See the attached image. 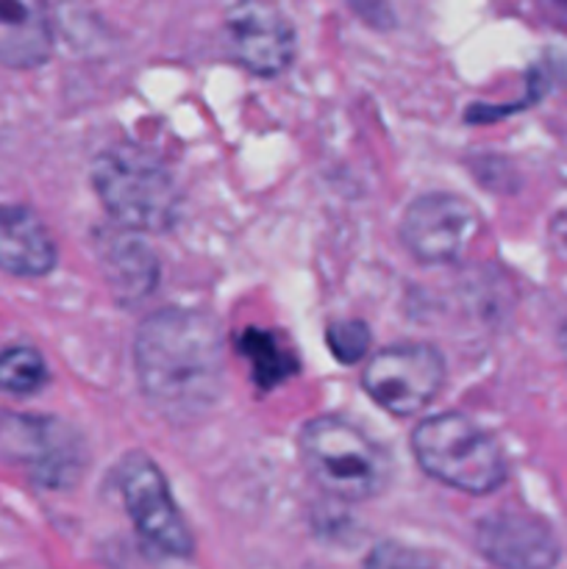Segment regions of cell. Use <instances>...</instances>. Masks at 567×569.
I'll return each instance as SVG.
<instances>
[{"label":"cell","mask_w":567,"mask_h":569,"mask_svg":"<svg viewBox=\"0 0 567 569\" xmlns=\"http://www.w3.org/2000/svg\"><path fill=\"white\" fill-rule=\"evenodd\" d=\"M139 387L165 417L189 422L217 403L226 376L222 333L198 309H161L139 326L133 342Z\"/></svg>","instance_id":"cell-1"},{"label":"cell","mask_w":567,"mask_h":569,"mask_svg":"<svg viewBox=\"0 0 567 569\" xmlns=\"http://www.w3.org/2000/svg\"><path fill=\"white\" fill-rule=\"evenodd\" d=\"M100 203L122 228L139 233L170 231L178 217V189L165 161L139 144L103 150L92 164Z\"/></svg>","instance_id":"cell-2"},{"label":"cell","mask_w":567,"mask_h":569,"mask_svg":"<svg viewBox=\"0 0 567 569\" xmlns=\"http://www.w3.org/2000/svg\"><path fill=\"white\" fill-rule=\"evenodd\" d=\"M300 456L317 487L345 503L372 500L389 487V456L350 422L317 417L300 431Z\"/></svg>","instance_id":"cell-3"},{"label":"cell","mask_w":567,"mask_h":569,"mask_svg":"<svg viewBox=\"0 0 567 569\" xmlns=\"http://www.w3.org/2000/svg\"><path fill=\"white\" fill-rule=\"evenodd\" d=\"M411 453L426 476L467 495L495 492L509 472L500 445L459 411L426 417L411 433Z\"/></svg>","instance_id":"cell-4"},{"label":"cell","mask_w":567,"mask_h":569,"mask_svg":"<svg viewBox=\"0 0 567 569\" xmlns=\"http://www.w3.org/2000/svg\"><path fill=\"white\" fill-rule=\"evenodd\" d=\"M117 489L139 537L150 548L172 559H189L195 553L192 533L167 489V478L161 476L153 459L142 453L126 456L117 467Z\"/></svg>","instance_id":"cell-5"},{"label":"cell","mask_w":567,"mask_h":569,"mask_svg":"<svg viewBox=\"0 0 567 569\" xmlns=\"http://www.w3.org/2000/svg\"><path fill=\"white\" fill-rule=\"evenodd\" d=\"M445 383V359L420 342L389 345L367 361L361 372L365 392L395 417L420 415Z\"/></svg>","instance_id":"cell-6"},{"label":"cell","mask_w":567,"mask_h":569,"mask_svg":"<svg viewBox=\"0 0 567 569\" xmlns=\"http://www.w3.org/2000/svg\"><path fill=\"white\" fill-rule=\"evenodd\" d=\"M0 456L26 467L42 487H67L83 470V450L76 433L50 417L6 415L0 420Z\"/></svg>","instance_id":"cell-7"},{"label":"cell","mask_w":567,"mask_h":569,"mask_svg":"<svg viewBox=\"0 0 567 569\" xmlns=\"http://www.w3.org/2000/svg\"><path fill=\"white\" fill-rule=\"evenodd\" d=\"M481 220L476 206L450 192H431L417 198L400 222L406 250L422 264L456 261L472 248Z\"/></svg>","instance_id":"cell-8"},{"label":"cell","mask_w":567,"mask_h":569,"mask_svg":"<svg viewBox=\"0 0 567 569\" xmlns=\"http://www.w3.org/2000/svg\"><path fill=\"white\" fill-rule=\"evenodd\" d=\"M231 53L248 72L276 78L295 59V28L272 0H237L226 17Z\"/></svg>","instance_id":"cell-9"},{"label":"cell","mask_w":567,"mask_h":569,"mask_svg":"<svg viewBox=\"0 0 567 569\" xmlns=\"http://www.w3.org/2000/svg\"><path fill=\"white\" fill-rule=\"evenodd\" d=\"M476 548L487 561L509 569L554 567L559 545L545 522L526 515H493L478 522Z\"/></svg>","instance_id":"cell-10"},{"label":"cell","mask_w":567,"mask_h":569,"mask_svg":"<svg viewBox=\"0 0 567 569\" xmlns=\"http://www.w3.org/2000/svg\"><path fill=\"white\" fill-rule=\"evenodd\" d=\"M56 259V242L31 209L0 206V270L14 278H42Z\"/></svg>","instance_id":"cell-11"},{"label":"cell","mask_w":567,"mask_h":569,"mask_svg":"<svg viewBox=\"0 0 567 569\" xmlns=\"http://www.w3.org/2000/svg\"><path fill=\"white\" fill-rule=\"evenodd\" d=\"M53 28L44 0H0V64L31 70L48 61Z\"/></svg>","instance_id":"cell-12"},{"label":"cell","mask_w":567,"mask_h":569,"mask_svg":"<svg viewBox=\"0 0 567 569\" xmlns=\"http://www.w3.org/2000/svg\"><path fill=\"white\" fill-rule=\"evenodd\" d=\"M137 233L139 231L120 226V231H106L98 237L100 267L115 298L122 303L142 300L145 295L153 292L156 278H159L153 250Z\"/></svg>","instance_id":"cell-13"},{"label":"cell","mask_w":567,"mask_h":569,"mask_svg":"<svg viewBox=\"0 0 567 569\" xmlns=\"http://www.w3.org/2000/svg\"><path fill=\"white\" fill-rule=\"evenodd\" d=\"M239 350H242L245 359L253 367L256 387L265 389V392H270V389H276L278 383H284L289 376L298 372V359L267 331L248 328L239 337Z\"/></svg>","instance_id":"cell-14"},{"label":"cell","mask_w":567,"mask_h":569,"mask_svg":"<svg viewBox=\"0 0 567 569\" xmlns=\"http://www.w3.org/2000/svg\"><path fill=\"white\" fill-rule=\"evenodd\" d=\"M44 383H48V367L37 350L20 345L0 353V392L26 398L39 392Z\"/></svg>","instance_id":"cell-15"},{"label":"cell","mask_w":567,"mask_h":569,"mask_svg":"<svg viewBox=\"0 0 567 569\" xmlns=\"http://www.w3.org/2000/svg\"><path fill=\"white\" fill-rule=\"evenodd\" d=\"M328 348L342 365H356L370 348V331L359 320H339L331 322L326 331Z\"/></svg>","instance_id":"cell-16"},{"label":"cell","mask_w":567,"mask_h":569,"mask_svg":"<svg viewBox=\"0 0 567 569\" xmlns=\"http://www.w3.org/2000/svg\"><path fill=\"white\" fill-rule=\"evenodd\" d=\"M548 3H550V9H554L556 14L567 22V0H548Z\"/></svg>","instance_id":"cell-17"},{"label":"cell","mask_w":567,"mask_h":569,"mask_svg":"<svg viewBox=\"0 0 567 569\" xmlns=\"http://www.w3.org/2000/svg\"><path fill=\"white\" fill-rule=\"evenodd\" d=\"M561 350H565V356H567V326L561 328Z\"/></svg>","instance_id":"cell-18"}]
</instances>
